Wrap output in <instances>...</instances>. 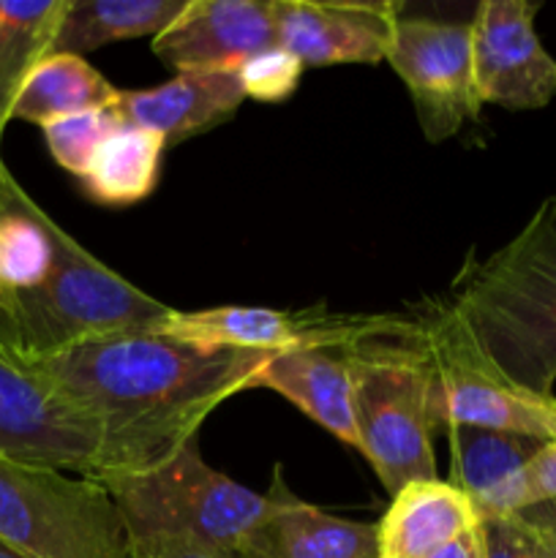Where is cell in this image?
<instances>
[{
    "label": "cell",
    "mask_w": 556,
    "mask_h": 558,
    "mask_svg": "<svg viewBox=\"0 0 556 558\" xmlns=\"http://www.w3.org/2000/svg\"><path fill=\"white\" fill-rule=\"evenodd\" d=\"M270 357L150 330L96 338L20 365L96 420V477H104L142 472L174 456L227 398L249 390Z\"/></svg>",
    "instance_id": "1"
},
{
    "label": "cell",
    "mask_w": 556,
    "mask_h": 558,
    "mask_svg": "<svg viewBox=\"0 0 556 558\" xmlns=\"http://www.w3.org/2000/svg\"><path fill=\"white\" fill-rule=\"evenodd\" d=\"M439 319L488 374L540 398L556 385V196L521 232L469 262Z\"/></svg>",
    "instance_id": "2"
},
{
    "label": "cell",
    "mask_w": 556,
    "mask_h": 558,
    "mask_svg": "<svg viewBox=\"0 0 556 558\" xmlns=\"http://www.w3.org/2000/svg\"><path fill=\"white\" fill-rule=\"evenodd\" d=\"M52 267L38 287L0 294V352L16 363L96 338L161 330L174 308L150 298L49 221Z\"/></svg>",
    "instance_id": "3"
},
{
    "label": "cell",
    "mask_w": 556,
    "mask_h": 558,
    "mask_svg": "<svg viewBox=\"0 0 556 558\" xmlns=\"http://www.w3.org/2000/svg\"><path fill=\"white\" fill-rule=\"evenodd\" d=\"M96 480L118 505L131 556L167 548L240 556L267 510L265 494L207 466L196 439L156 466Z\"/></svg>",
    "instance_id": "4"
},
{
    "label": "cell",
    "mask_w": 556,
    "mask_h": 558,
    "mask_svg": "<svg viewBox=\"0 0 556 558\" xmlns=\"http://www.w3.org/2000/svg\"><path fill=\"white\" fill-rule=\"evenodd\" d=\"M354 376L360 456L390 496L436 477L425 325L414 336L374 338L347 352Z\"/></svg>",
    "instance_id": "5"
},
{
    "label": "cell",
    "mask_w": 556,
    "mask_h": 558,
    "mask_svg": "<svg viewBox=\"0 0 556 558\" xmlns=\"http://www.w3.org/2000/svg\"><path fill=\"white\" fill-rule=\"evenodd\" d=\"M0 543L25 558H131L107 485L0 452Z\"/></svg>",
    "instance_id": "6"
},
{
    "label": "cell",
    "mask_w": 556,
    "mask_h": 558,
    "mask_svg": "<svg viewBox=\"0 0 556 558\" xmlns=\"http://www.w3.org/2000/svg\"><path fill=\"white\" fill-rule=\"evenodd\" d=\"M420 322L396 314L343 316L322 308L278 311L259 305H218L205 311H172L158 332L205 347L243 349V352H292V349H333L349 352L374 338L414 336Z\"/></svg>",
    "instance_id": "7"
},
{
    "label": "cell",
    "mask_w": 556,
    "mask_h": 558,
    "mask_svg": "<svg viewBox=\"0 0 556 558\" xmlns=\"http://www.w3.org/2000/svg\"><path fill=\"white\" fill-rule=\"evenodd\" d=\"M431 365V414L436 430L467 425L556 441V398H540L488 374L436 316L425 325Z\"/></svg>",
    "instance_id": "8"
},
{
    "label": "cell",
    "mask_w": 556,
    "mask_h": 558,
    "mask_svg": "<svg viewBox=\"0 0 556 558\" xmlns=\"http://www.w3.org/2000/svg\"><path fill=\"white\" fill-rule=\"evenodd\" d=\"M385 60L407 85L428 142L447 140L467 120H478L483 104L474 90L469 22L398 14Z\"/></svg>",
    "instance_id": "9"
},
{
    "label": "cell",
    "mask_w": 556,
    "mask_h": 558,
    "mask_svg": "<svg viewBox=\"0 0 556 558\" xmlns=\"http://www.w3.org/2000/svg\"><path fill=\"white\" fill-rule=\"evenodd\" d=\"M0 452L96 477L101 428L49 381L0 352Z\"/></svg>",
    "instance_id": "10"
},
{
    "label": "cell",
    "mask_w": 556,
    "mask_h": 558,
    "mask_svg": "<svg viewBox=\"0 0 556 558\" xmlns=\"http://www.w3.org/2000/svg\"><path fill=\"white\" fill-rule=\"evenodd\" d=\"M537 11L540 3L529 0H483L474 11L472 74L483 107L527 112L556 96V58L534 31Z\"/></svg>",
    "instance_id": "11"
},
{
    "label": "cell",
    "mask_w": 556,
    "mask_h": 558,
    "mask_svg": "<svg viewBox=\"0 0 556 558\" xmlns=\"http://www.w3.org/2000/svg\"><path fill=\"white\" fill-rule=\"evenodd\" d=\"M278 47L273 0H189L183 14L153 38L158 60L178 74H238L254 54Z\"/></svg>",
    "instance_id": "12"
},
{
    "label": "cell",
    "mask_w": 556,
    "mask_h": 558,
    "mask_svg": "<svg viewBox=\"0 0 556 558\" xmlns=\"http://www.w3.org/2000/svg\"><path fill=\"white\" fill-rule=\"evenodd\" d=\"M278 47L303 65H343L385 60L401 3H343V0H273Z\"/></svg>",
    "instance_id": "13"
},
{
    "label": "cell",
    "mask_w": 556,
    "mask_h": 558,
    "mask_svg": "<svg viewBox=\"0 0 556 558\" xmlns=\"http://www.w3.org/2000/svg\"><path fill=\"white\" fill-rule=\"evenodd\" d=\"M267 510L240 556L254 558H379L376 526L330 515L298 499L276 466L267 488Z\"/></svg>",
    "instance_id": "14"
},
{
    "label": "cell",
    "mask_w": 556,
    "mask_h": 558,
    "mask_svg": "<svg viewBox=\"0 0 556 558\" xmlns=\"http://www.w3.org/2000/svg\"><path fill=\"white\" fill-rule=\"evenodd\" d=\"M442 434L447 436L450 447L447 483L469 496L480 521L521 515L527 510L523 472L543 450L545 441L467 425H452Z\"/></svg>",
    "instance_id": "15"
},
{
    "label": "cell",
    "mask_w": 556,
    "mask_h": 558,
    "mask_svg": "<svg viewBox=\"0 0 556 558\" xmlns=\"http://www.w3.org/2000/svg\"><path fill=\"white\" fill-rule=\"evenodd\" d=\"M243 98L245 90L238 74H178L158 87L120 90L112 112L123 125L161 134L169 147L232 118Z\"/></svg>",
    "instance_id": "16"
},
{
    "label": "cell",
    "mask_w": 556,
    "mask_h": 558,
    "mask_svg": "<svg viewBox=\"0 0 556 558\" xmlns=\"http://www.w3.org/2000/svg\"><path fill=\"white\" fill-rule=\"evenodd\" d=\"M249 390H273L309 414L316 425L360 452L354 414V376L347 352L292 349L278 352L251 379Z\"/></svg>",
    "instance_id": "17"
},
{
    "label": "cell",
    "mask_w": 556,
    "mask_h": 558,
    "mask_svg": "<svg viewBox=\"0 0 556 558\" xmlns=\"http://www.w3.org/2000/svg\"><path fill=\"white\" fill-rule=\"evenodd\" d=\"M480 523L469 496L445 480L409 483L376 523V556L431 558Z\"/></svg>",
    "instance_id": "18"
},
{
    "label": "cell",
    "mask_w": 556,
    "mask_h": 558,
    "mask_svg": "<svg viewBox=\"0 0 556 558\" xmlns=\"http://www.w3.org/2000/svg\"><path fill=\"white\" fill-rule=\"evenodd\" d=\"M189 0H69L52 54H85L123 38H156Z\"/></svg>",
    "instance_id": "19"
},
{
    "label": "cell",
    "mask_w": 556,
    "mask_h": 558,
    "mask_svg": "<svg viewBox=\"0 0 556 558\" xmlns=\"http://www.w3.org/2000/svg\"><path fill=\"white\" fill-rule=\"evenodd\" d=\"M69 0H0V140L33 71L52 54Z\"/></svg>",
    "instance_id": "20"
},
{
    "label": "cell",
    "mask_w": 556,
    "mask_h": 558,
    "mask_svg": "<svg viewBox=\"0 0 556 558\" xmlns=\"http://www.w3.org/2000/svg\"><path fill=\"white\" fill-rule=\"evenodd\" d=\"M118 87L80 54H49L22 87L14 120H27L44 129L69 114L109 109L118 101Z\"/></svg>",
    "instance_id": "21"
},
{
    "label": "cell",
    "mask_w": 556,
    "mask_h": 558,
    "mask_svg": "<svg viewBox=\"0 0 556 558\" xmlns=\"http://www.w3.org/2000/svg\"><path fill=\"white\" fill-rule=\"evenodd\" d=\"M164 150L167 142L156 131L120 125L80 178L87 196L109 207L136 205L156 189Z\"/></svg>",
    "instance_id": "22"
},
{
    "label": "cell",
    "mask_w": 556,
    "mask_h": 558,
    "mask_svg": "<svg viewBox=\"0 0 556 558\" xmlns=\"http://www.w3.org/2000/svg\"><path fill=\"white\" fill-rule=\"evenodd\" d=\"M120 118L109 109H93V112L69 114V118L52 120L44 125V140L49 153L65 172L82 178L87 163L98 153V147L120 129Z\"/></svg>",
    "instance_id": "23"
},
{
    "label": "cell",
    "mask_w": 556,
    "mask_h": 558,
    "mask_svg": "<svg viewBox=\"0 0 556 558\" xmlns=\"http://www.w3.org/2000/svg\"><path fill=\"white\" fill-rule=\"evenodd\" d=\"M303 69L305 65L292 52H287L283 47H273L245 60L238 76L243 82L245 96L259 98V101H283L294 93Z\"/></svg>",
    "instance_id": "24"
},
{
    "label": "cell",
    "mask_w": 556,
    "mask_h": 558,
    "mask_svg": "<svg viewBox=\"0 0 556 558\" xmlns=\"http://www.w3.org/2000/svg\"><path fill=\"white\" fill-rule=\"evenodd\" d=\"M485 558H537V534L523 515L483 521Z\"/></svg>",
    "instance_id": "25"
},
{
    "label": "cell",
    "mask_w": 556,
    "mask_h": 558,
    "mask_svg": "<svg viewBox=\"0 0 556 558\" xmlns=\"http://www.w3.org/2000/svg\"><path fill=\"white\" fill-rule=\"evenodd\" d=\"M548 501H556V441H548L523 472V505H527V510L548 505Z\"/></svg>",
    "instance_id": "26"
},
{
    "label": "cell",
    "mask_w": 556,
    "mask_h": 558,
    "mask_svg": "<svg viewBox=\"0 0 556 558\" xmlns=\"http://www.w3.org/2000/svg\"><path fill=\"white\" fill-rule=\"evenodd\" d=\"M431 558H485V545H483V523L472 532H467L463 537L452 539L450 545H445L442 550H436Z\"/></svg>",
    "instance_id": "27"
},
{
    "label": "cell",
    "mask_w": 556,
    "mask_h": 558,
    "mask_svg": "<svg viewBox=\"0 0 556 558\" xmlns=\"http://www.w3.org/2000/svg\"><path fill=\"white\" fill-rule=\"evenodd\" d=\"M521 515H527L529 521H532L534 526H537L540 532L545 534V539H548V543H551V548L556 550V501H548V505L532 507V510L521 512Z\"/></svg>",
    "instance_id": "28"
},
{
    "label": "cell",
    "mask_w": 556,
    "mask_h": 558,
    "mask_svg": "<svg viewBox=\"0 0 556 558\" xmlns=\"http://www.w3.org/2000/svg\"><path fill=\"white\" fill-rule=\"evenodd\" d=\"M131 558H240V556H213V554H202V550L167 548V550H150V554H136Z\"/></svg>",
    "instance_id": "29"
},
{
    "label": "cell",
    "mask_w": 556,
    "mask_h": 558,
    "mask_svg": "<svg viewBox=\"0 0 556 558\" xmlns=\"http://www.w3.org/2000/svg\"><path fill=\"white\" fill-rule=\"evenodd\" d=\"M523 518H527V515H523ZM527 521H529V518H527ZM529 523H532V521H529ZM532 526H534V523H532ZM534 534H537V558H556V550L551 548V543L545 539V534L540 532L537 526H534Z\"/></svg>",
    "instance_id": "30"
},
{
    "label": "cell",
    "mask_w": 556,
    "mask_h": 558,
    "mask_svg": "<svg viewBox=\"0 0 556 558\" xmlns=\"http://www.w3.org/2000/svg\"><path fill=\"white\" fill-rule=\"evenodd\" d=\"M0 558H25L22 554H16L14 548H9L5 543H0Z\"/></svg>",
    "instance_id": "31"
},
{
    "label": "cell",
    "mask_w": 556,
    "mask_h": 558,
    "mask_svg": "<svg viewBox=\"0 0 556 558\" xmlns=\"http://www.w3.org/2000/svg\"><path fill=\"white\" fill-rule=\"evenodd\" d=\"M240 558H254V556H240Z\"/></svg>",
    "instance_id": "32"
}]
</instances>
